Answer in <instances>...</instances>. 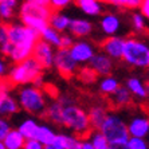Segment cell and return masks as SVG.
<instances>
[{"instance_id":"6da1fadb","label":"cell","mask_w":149,"mask_h":149,"mask_svg":"<svg viewBox=\"0 0 149 149\" xmlns=\"http://www.w3.org/2000/svg\"><path fill=\"white\" fill-rule=\"evenodd\" d=\"M62 126L71 129L81 140H87L93 132L89 121V116L82 108L75 104L63 106L62 109Z\"/></svg>"},{"instance_id":"7a4b0ae2","label":"cell","mask_w":149,"mask_h":149,"mask_svg":"<svg viewBox=\"0 0 149 149\" xmlns=\"http://www.w3.org/2000/svg\"><path fill=\"white\" fill-rule=\"evenodd\" d=\"M43 67L42 65L34 58L30 56L23 62L15 63V66L8 71L7 82L10 85H28L32 83L38 77L42 75L43 73Z\"/></svg>"},{"instance_id":"3957f363","label":"cell","mask_w":149,"mask_h":149,"mask_svg":"<svg viewBox=\"0 0 149 149\" xmlns=\"http://www.w3.org/2000/svg\"><path fill=\"white\" fill-rule=\"evenodd\" d=\"M122 61L129 66L149 69V45L137 38L125 39Z\"/></svg>"},{"instance_id":"277c9868","label":"cell","mask_w":149,"mask_h":149,"mask_svg":"<svg viewBox=\"0 0 149 149\" xmlns=\"http://www.w3.org/2000/svg\"><path fill=\"white\" fill-rule=\"evenodd\" d=\"M17 102L19 106L23 108V110L34 116H43L47 108L45 94L36 86H26L20 89Z\"/></svg>"},{"instance_id":"5b68a950","label":"cell","mask_w":149,"mask_h":149,"mask_svg":"<svg viewBox=\"0 0 149 149\" xmlns=\"http://www.w3.org/2000/svg\"><path fill=\"white\" fill-rule=\"evenodd\" d=\"M98 130L105 136V139L108 140L109 144L126 142L130 137L128 132V125L116 114L106 116Z\"/></svg>"},{"instance_id":"8992f818","label":"cell","mask_w":149,"mask_h":149,"mask_svg":"<svg viewBox=\"0 0 149 149\" xmlns=\"http://www.w3.org/2000/svg\"><path fill=\"white\" fill-rule=\"evenodd\" d=\"M8 31V40L12 45H19V43H36L40 39V35L38 31L24 26L23 23H10L7 24Z\"/></svg>"},{"instance_id":"52a82bcc","label":"cell","mask_w":149,"mask_h":149,"mask_svg":"<svg viewBox=\"0 0 149 149\" xmlns=\"http://www.w3.org/2000/svg\"><path fill=\"white\" fill-rule=\"evenodd\" d=\"M54 65H55L58 73L66 78L70 79L78 73V65L71 56L69 49H58L55 51V58H54Z\"/></svg>"},{"instance_id":"ba28073f","label":"cell","mask_w":149,"mask_h":149,"mask_svg":"<svg viewBox=\"0 0 149 149\" xmlns=\"http://www.w3.org/2000/svg\"><path fill=\"white\" fill-rule=\"evenodd\" d=\"M71 56L77 63H89L95 54V47L91 42L86 39H77L69 49Z\"/></svg>"},{"instance_id":"9c48e42d","label":"cell","mask_w":149,"mask_h":149,"mask_svg":"<svg viewBox=\"0 0 149 149\" xmlns=\"http://www.w3.org/2000/svg\"><path fill=\"white\" fill-rule=\"evenodd\" d=\"M32 56L40 63L43 69H50V67L54 66V58H55L54 47L49 45L47 42L42 40V39H39L35 43Z\"/></svg>"},{"instance_id":"30bf717a","label":"cell","mask_w":149,"mask_h":149,"mask_svg":"<svg viewBox=\"0 0 149 149\" xmlns=\"http://www.w3.org/2000/svg\"><path fill=\"white\" fill-rule=\"evenodd\" d=\"M125 38L113 35V36H106L104 40H101V50L108 56H110L113 61L114 59H122V51H124Z\"/></svg>"},{"instance_id":"8fae6325","label":"cell","mask_w":149,"mask_h":149,"mask_svg":"<svg viewBox=\"0 0 149 149\" xmlns=\"http://www.w3.org/2000/svg\"><path fill=\"white\" fill-rule=\"evenodd\" d=\"M89 66L95 71L97 75H110L111 70H113V59L106 55L105 52H95L89 62Z\"/></svg>"},{"instance_id":"7c38bea8","label":"cell","mask_w":149,"mask_h":149,"mask_svg":"<svg viewBox=\"0 0 149 149\" xmlns=\"http://www.w3.org/2000/svg\"><path fill=\"white\" fill-rule=\"evenodd\" d=\"M121 19L114 12H105L101 15L100 19V28L102 34L106 36H113L117 35V32L121 28Z\"/></svg>"},{"instance_id":"4fadbf2b","label":"cell","mask_w":149,"mask_h":149,"mask_svg":"<svg viewBox=\"0 0 149 149\" xmlns=\"http://www.w3.org/2000/svg\"><path fill=\"white\" fill-rule=\"evenodd\" d=\"M94 30V26L89 19H83V17H74L70 22L69 30L67 31L73 35L77 39H83L91 35Z\"/></svg>"},{"instance_id":"5bb4252c","label":"cell","mask_w":149,"mask_h":149,"mask_svg":"<svg viewBox=\"0 0 149 149\" xmlns=\"http://www.w3.org/2000/svg\"><path fill=\"white\" fill-rule=\"evenodd\" d=\"M19 14L22 15H31V16L42 17L49 22L50 16L52 14L51 7H42V6H36V4L31 3V1H23L19 8Z\"/></svg>"},{"instance_id":"9a60e30c","label":"cell","mask_w":149,"mask_h":149,"mask_svg":"<svg viewBox=\"0 0 149 149\" xmlns=\"http://www.w3.org/2000/svg\"><path fill=\"white\" fill-rule=\"evenodd\" d=\"M73 3L87 16H101L105 11V4L100 0H74Z\"/></svg>"},{"instance_id":"2e32d148","label":"cell","mask_w":149,"mask_h":149,"mask_svg":"<svg viewBox=\"0 0 149 149\" xmlns=\"http://www.w3.org/2000/svg\"><path fill=\"white\" fill-rule=\"evenodd\" d=\"M20 109L19 102L15 100L8 91H4L0 95V117H8L15 113H17Z\"/></svg>"},{"instance_id":"e0dca14e","label":"cell","mask_w":149,"mask_h":149,"mask_svg":"<svg viewBox=\"0 0 149 149\" xmlns=\"http://www.w3.org/2000/svg\"><path fill=\"white\" fill-rule=\"evenodd\" d=\"M128 132L132 137L144 139L149 133V120L145 117H136L128 124Z\"/></svg>"},{"instance_id":"ac0fdd59","label":"cell","mask_w":149,"mask_h":149,"mask_svg":"<svg viewBox=\"0 0 149 149\" xmlns=\"http://www.w3.org/2000/svg\"><path fill=\"white\" fill-rule=\"evenodd\" d=\"M34 47H35V43H31V42L14 45V50H12V54H11V56H10L11 62L19 63V62L26 61V59L30 58V56H32Z\"/></svg>"},{"instance_id":"d6986e66","label":"cell","mask_w":149,"mask_h":149,"mask_svg":"<svg viewBox=\"0 0 149 149\" xmlns=\"http://www.w3.org/2000/svg\"><path fill=\"white\" fill-rule=\"evenodd\" d=\"M111 95H113V97H111V105L114 106V109L126 108V106L133 104L132 93L128 90L126 86H121V85H120V87H118Z\"/></svg>"},{"instance_id":"ffe728a7","label":"cell","mask_w":149,"mask_h":149,"mask_svg":"<svg viewBox=\"0 0 149 149\" xmlns=\"http://www.w3.org/2000/svg\"><path fill=\"white\" fill-rule=\"evenodd\" d=\"M70 22H71V17L69 15L59 12V11H52L51 16L49 19V26L62 34V32H66L69 30Z\"/></svg>"},{"instance_id":"44dd1931","label":"cell","mask_w":149,"mask_h":149,"mask_svg":"<svg viewBox=\"0 0 149 149\" xmlns=\"http://www.w3.org/2000/svg\"><path fill=\"white\" fill-rule=\"evenodd\" d=\"M87 116H89V121H90L91 128H93L94 130H98L100 126L102 125V122H104L105 117L108 116V111H106V109H105L104 106H101V105H94V106L90 108Z\"/></svg>"},{"instance_id":"7402d4cb","label":"cell","mask_w":149,"mask_h":149,"mask_svg":"<svg viewBox=\"0 0 149 149\" xmlns=\"http://www.w3.org/2000/svg\"><path fill=\"white\" fill-rule=\"evenodd\" d=\"M24 142V137L20 134V132L17 129H11L3 140L6 149H23Z\"/></svg>"},{"instance_id":"603a6c76","label":"cell","mask_w":149,"mask_h":149,"mask_svg":"<svg viewBox=\"0 0 149 149\" xmlns=\"http://www.w3.org/2000/svg\"><path fill=\"white\" fill-rule=\"evenodd\" d=\"M126 87H128V90L133 95H136L140 100H145L149 94L148 90H146L145 83L142 82L141 79H139V78H136V77H132V78H129L126 81Z\"/></svg>"},{"instance_id":"cb8c5ba5","label":"cell","mask_w":149,"mask_h":149,"mask_svg":"<svg viewBox=\"0 0 149 149\" xmlns=\"http://www.w3.org/2000/svg\"><path fill=\"white\" fill-rule=\"evenodd\" d=\"M19 20L20 23H23L24 26L32 28L35 31H38L40 34L43 30H45L47 26H49V22L46 19H42V17H36V16H31V15H22L19 14Z\"/></svg>"},{"instance_id":"d4e9b609","label":"cell","mask_w":149,"mask_h":149,"mask_svg":"<svg viewBox=\"0 0 149 149\" xmlns=\"http://www.w3.org/2000/svg\"><path fill=\"white\" fill-rule=\"evenodd\" d=\"M54 142L58 144L62 149H81L82 145L79 137L71 134H56Z\"/></svg>"},{"instance_id":"484cf974","label":"cell","mask_w":149,"mask_h":149,"mask_svg":"<svg viewBox=\"0 0 149 149\" xmlns=\"http://www.w3.org/2000/svg\"><path fill=\"white\" fill-rule=\"evenodd\" d=\"M62 109H63L62 105L59 104L58 101H55V102L50 104L46 108V111L43 116H46L47 120H50L52 124H56L62 126Z\"/></svg>"},{"instance_id":"4316f807","label":"cell","mask_w":149,"mask_h":149,"mask_svg":"<svg viewBox=\"0 0 149 149\" xmlns=\"http://www.w3.org/2000/svg\"><path fill=\"white\" fill-rule=\"evenodd\" d=\"M55 137H56V133L50 126H47V125H39L38 130H36V134H35V140H38L39 142H42L45 146L52 144Z\"/></svg>"},{"instance_id":"83f0119b","label":"cell","mask_w":149,"mask_h":149,"mask_svg":"<svg viewBox=\"0 0 149 149\" xmlns=\"http://www.w3.org/2000/svg\"><path fill=\"white\" fill-rule=\"evenodd\" d=\"M39 35H40L42 40L47 42L49 45L52 46V47L61 49V39H62V34H61V32H58L56 30H54L52 27L47 26V27H46Z\"/></svg>"},{"instance_id":"f1b7e54d","label":"cell","mask_w":149,"mask_h":149,"mask_svg":"<svg viewBox=\"0 0 149 149\" xmlns=\"http://www.w3.org/2000/svg\"><path fill=\"white\" fill-rule=\"evenodd\" d=\"M38 126H39V124L35 121V120L28 118V120L23 121L20 125H19L17 130L20 132V134L23 136V137H24V140H32V139H35Z\"/></svg>"},{"instance_id":"f546056e","label":"cell","mask_w":149,"mask_h":149,"mask_svg":"<svg viewBox=\"0 0 149 149\" xmlns=\"http://www.w3.org/2000/svg\"><path fill=\"white\" fill-rule=\"evenodd\" d=\"M98 87H100V91L104 94V95H111V94L120 87V82H118V79L114 78V77L106 75L100 81Z\"/></svg>"},{"instance_id":"4dcf8cb0","label":"cell","mask_w":149,"mask_h":149,"mask_svg":"<svg viewBox=\"0 0 149 149\" xmlns=\"http://www.w3.org/2000/svg\"><path fill=\"white\" fill-rule=\"evenodd\" d=\"M90 140L91 144L94 145L95 149H109V142L108 140L105 139V136L100 132V130H94L91 132V134L89 136V139Z\"/></svg>"},{"instance_id":"1f68e13d","label":"cell","mask_w":149,"mask_h":149,"mask_svg":"<svg viewBox=\"0 0 149 149\" xmlns=\"http://www.w3.org/2000/svg\"><path fill=\"white\" fill-rule=\"evenodd\" d=\"M77 75L79 77V79L82 81L83 83H93L94 81L97 79V74H95V71H94L90 66L82 67V69L77 73Z\"/></svg>"},{"instance_id":"d6a6232c","label":"cell","mask_w":149,"mask_h":149,"mask_svg":"<svg viewBox=\"0 0 149 149\" xmlns=\"http://www.w3.org/2000/svg\"><path fill=\"white\" fill-rule=\"evenodd\" d=\"M145 17L141 15V12H133L132 16H130V23H132V27L134 31L141 32L145 30Z\"/></svg>"},{"instance_id":"836d02e7","label":"cell","mask_w":149,"mask_h":149,"mask_svg":"<svg viewBox=\"0 0 149 149\" xmlns=\"http://www.w3.org/2000/svg\"><path fill=\"white\" fill-rule=\"evenodd\" d=\"M15 16V8L10 4L0 1V20L8 22Z\"/></svg>"},{"instance_id":"e575fe53","label":"cell","mask_w":149,"mask_h":149,"mask_svg":"<svg viewBox=\"0 0 149 149\" xmlns=\"http://www.w3.org/2000/svg\"><path fill=\"white\" fill-rule=\"evenodd\" d=\"M141 0H117L114 7L117 8H126V10H139Z\"/></svg>"},{"instance_id":"d590c367","label":"cell","mask_w":149,"mask_h":149,"mask_svg":"<svg viewBox=\"0 0 149 149\" xmlns=\"http://www.w3.org/2000/svg\"><path fill=\"white\" fill-rule=\"evenodd\" d=\"M128 148L129 149H148V144L141 137H132L130 136L128 140Z\"/></svg>"},{"instance_id":"8d00e7d4","label":"cell","mask_w":149,"mask_h":149,"mask_svg":"<svg viewBox=\"0 0 149 149\" xmlns=\"http://www.w3.org/2000/svg\"><path fill=\"white\" fill-rule=\"evenodd\" d=\"M74 0H50V7L52 11H61L69 7Z\"/></svg>"},{"instance_id":"74e56055","label":"cell","mask_w":149,"mask_h":149,"mask_svg":"<svg viewBox=\"0 0 149 149\" xmlns=\"http://www.w3.org/2000/svg\"><path fill=\"white\" fill-rule=\"evenodd\" d=\"M11 130L10 122L6 120L4 117H0V141H3L4 137L7 136V133Z\"/></svg>"},{"instance_id":"f35d334b","label":"cell","mask_w":149,"mask_h":149,"mask_svg":"<svg viewBox=\"0 0 149 149\" xmlns=\"http://www.w3.org/2000/svg\"><path fill=\"white\" fill-rule=\"evenodd\" d=\"M12 50H14V45H12L10 40L3 43V45H0V52H1V55L6 56V58H10L11 54H12Z\"/></svg>"},{"instance_id":"ab89813d","label":"cell","mask_w":149,"mask_h":149,"mask_svg":"<svg viewBox=\"0 0 149 149\" xmlns=\"http://www.w3.org/2000/svg\"><path fill=\"white\" fill-rule=\"evenodd\" d=\"M74 36L71 34H66L62 35V39H61V49H70L71 45L74 43Z\"/></svg>"},{"instance_id":"60d3db41","label":"cell","mask_w":149,"mask_h":149,"mask_svg":"<svg viewBox=\"0 0 149 149\" xmlns=\"http://www.w3.org/2000/svg\"><path fill=\"white\" fill-rule=\"evenodd\" d=\"M23 149H45V145H43L42 142H39L38 140H35V139L26 140Z\"/></svg>"},{"instance_id":"b9f144b4","label":"cell","mask_w":149,"mask_h":149,"mask_svg":"<svg viewBox=\"0 0 149 149\" xmlns=\"http://www.w3.org/2000/svg\"><path fill=\"white\" fill-rule=\"evenodd\" d=\"M139 10L142 16L149 20V0H141V4H140Z\"/></svg>"},{"instance_id":"7bdbcfd3","label":"cell","mask_w":149,"mask_h":149,"mask_svg":"<svg viewBox=\"0 0 149 149\" xmlns=\"http://www.w3.org/2000/svg\"><path fill=\"white\" fill-rule=\"evenodd\" d=\"M8 42V31L6 23H0V45Z\"/></svg>"},{"instance_id":"ee69618b","label":"cell","mask_w":149,"mask_h":149,"mask_svg":"<svg viewBox=\"0 0 149 149\" xmlns=\"http://www.w3.org/2000/svg\"><path fill=\"white\" fill-rule=\"evenodd\" d=\"M110 149H129L128 148V141L126 142H114V144H109Z\"/></svg>"},{"instance_id":"f6af8a7d","label":"cell","mask_w":149,"mask_h":149,"mask_svg":"<svg viewBox=\"0 0 149 149\" xmlns=\"http://www.w3.org/2000/svg\"><path fill=\"white\" fill-rule=\"evenodd\" d=\"M26 1H31V3L42 6V7H50V0H26Z\"/></svg>"},{"instance_id":"bcb514c9","label":"cell","mask_w":149,"mask_h":149,"mask_svg":"<svg viewBox=\"0 0 149 149\" xmlns=\"http://www.w3.org/2000/svg\"><path fill=\"white\" fill-rule=\"evenodd\" d=\"M6 74H7V65L4 61L0 59V78H4Z\"/></svg>"},{"instance_id":"7dc6e473","label":"cell","mask_w":149,"mask_h":149,"mask_svg":"<svg viewBox=\"0 0 149 149\" xmlns=\"http://www.w3.org/2000/svg\"><path fill=\"white\" fill-rule=\"evenodd\" d=\"M8 85H10V83L6 82V81H3L1 78H0V95H1L4 91L8 90Z\"/></svg>"},{"instance_id":"c3c4849f","label":"cell","mask_w":149,"mask_h":149,"mask_svg":"<svg viewBox=\"0 0 149 149\" xmlns=\"http://www.w3.org/2000/svg\"><path fill=\"white\" fill-rule=\"evenodd\" d=\"M81 149H95L94 145L91 144V141H82V145H81Z\"/></svg>"},{"instance_id":"681fc988","label":"cell","mask_w":149,"mask_h":149,"mask_svg":"<svg viewBox=\"0 0 149 149\" xmlns=\"http://www.w3.org/2000/svg\"><path fill=\"white\" fill-rule=\"evenodd\" d=\"M45 149H62L61 146L58 145V144H55V142H52V144H50V145H46Z\"/></svg>"},{"instance_id":"f907efd6","label":"cell","mask_w":149,"mask_h":149,"mask_svg":"<svg viewBox=\"0 0 149 149\" xmlns=\"http://www.w3.org/2000/svg\"><path fill=\"white\" fill-rule=\"evenodd\" d=\"M100 1L102 4H110V6H114L117 0H100Z\"/></svg>"},{"instance_id":"816d5d0a","label":"cell","mask_w":149,"mask_h":149,"mask_svg":"<svg viewBox=\"0 0 149 149\" xmlns=\"http://www.w3.org/2000/svg\"><path fill=\"white\" fill-rule=\"evenodd\" d=\"M0 149H6V146H4L3 141H0Z\"/></svg>"},{"instance_id":"f5cc1de1","label":"cell","mask_w":149,"mask_h":149,"mask_svg":"<svg viewBox=\"0 0 149 149\" xmlns=\"http://www.w3.org/2000/svg\"><path fill=\"white\" fill-rule=\"evenodd\" d=\"M146 75H148V82H149V69H148V74Z\"/></svg>"},{"instance_id":"db71d44e","label":"cell","mask_w":149,"mask_h":149,"mask_svg":"<svg viewBox=\"0 0 149 149\" xmlns=\"http://www.w3.org/2000/svg\"><path fill=\"white\" fill-rule=\"evenodd\" d=\"M0 1H1V0H0Z\"/></svg>"},{"instance_id":"11a10c76","label":"cell","mask_w":149,"mask_h":149,"mask_svg":"<svg viewBox=\"0 0 149 149\" xmlns=\"http://www.w3.org/2000/svg\"><path fill=\"white\" fill-rule=\"evenodd\" d=\"M109 149H110V148H109Z\"/></svg>"}]
</instances>
